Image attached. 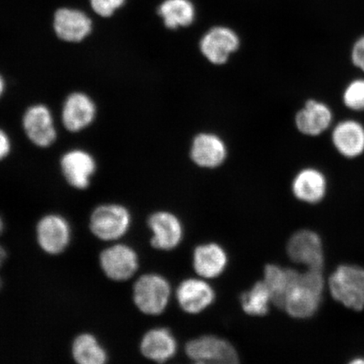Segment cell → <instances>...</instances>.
<instances>
[{
	"label": "cell",
	"instance_id": "cell-29",
	"mask_svg": "<svg viewBox=\"0 0 364 364\" xmlns=\"http://www.w3.org/2000/svg\"><path fill=\"white\" fill-rule=\"evenodd\" d=\"M11 151V141L8 134L0 129V161L8 157Z\"/></svg>",
	"mask_w": 364,
	"mask_h": 364
},
{
	"label": "cell",
	"instance_id": "cell-22",
	"mask_svg": "<svg viewBox=\"0 0 364 364\" xmlns=\"http://www.w3.org/2000/svg\"><path fill=\"white\" fill-rule=\"evenodd\" d=\"M299 272L294 269H284L274 264L266 266L264 270V283L269 290L272 303L284 309L287 296L295 284Z\"/></svg>",
	"mask_w": 364,
	"mask_h": 364
},
{
	"label": "cell",
	"instance_id": "cell-23",
	"mask_svg": "<svg viewBox=\"0 0 364 364\" xmlns=\"http://www.w3.org/2000/svg\"><path fill=\"white\" fill-rule=\"evenodd\" d=\"M71 353L74 360L80 364H103L107 361L106 350L90 333L77 336L72 344Z\"/></svg>",
	"mask_w": 364,
	"mask_h": 364
},
{
	"label": "cell",
	"instance_id": "cell-14",
	"mask_svg": "<svg viewBox=\"0 0 364 364\" xmlns=\"http://www.w3.org/2000/svg\"><path fill=\"white\" fill-rule=\"evenodd\" d=\"M148 225L151 230L152 247L170 250L181 243L183 230L178 218L168 212H157L149 217Z\"/></svg>",
	"mask_w": 364,
	"mask_h": 364
},
{
	"label": "cell",
	"instance_id": "cell-21",
	"mask_svg": "<svg viewBox=\"0 0 364 364\" xmlns=\"http://www.w3.org/2000/svg\"><path fill=\"white\" fill-rule=\"evenodd\" d=\"M227 262L225 250L218 244L199 245L194 250V269L198 275L206 279H213L221 275L225 269Z\"/></svg>",
	"mask_w": 364,
	"mask_h": 364
},
{
	"label": "cell",
	"instance_id": "cell-28",
	"mask_svg": "<svg viewBox=\"0 0 364 364\" xmlns=\"http://www.w3.org/2000/svg\"><path fill=\"white\" fill-rule=\"evenodd\" d=\"M351 57L354 66L364 72V36L355 42Z\"/></svg>",
	"mask_w": 364,
	"mask_h": 364
},
{
	"label": "cell",
	"instance_id": "cell-10",
	"mask_svg": "<svg viewBox=\"0 0 364 364\" xmlns=\"http://www.w3.org/2000/svg\"><path fill=\"white\" fill-rule=\"evenodd\" d=\"M60 165L68 183L79 190L89 188L91 178L97 171L95 158L83 149H72L63 154Z\"/></svg>",
	"mask_w": 364,
	"mask_h": 364
},
{
	"label": "cell",
	"instance_id": "cell-5",
	"mask_svg": "<svg viewBox=\"0 0 364 364\" xmlns=\"http://www.w3.org/2000/svg\"><path fill=\"white\" fill-rule=\"evenodd\" d=\"M186 353L198 363L230 364L239 363L235 348L229 341L213 336H204L189 341Z\"/></svg>",
	"mask_w": 364,
	"mask_h": 364
},
{
	"label": "cell",
	"instance_id": "cell-27",
	"mask_svg": "<svg viewBox=\"0 0 364 364\" xmlns=\"http://www.w3.org/2000/svg\"><path fill=\"white\" fill-rule=\"evenodd\" d=\"M125 0H90L93 11L102 17H110L124 6Z\"/></svg>",
	"mask_w": 364,
	"mask_h": 364
},
{
	"label": "cell",
	"instance_id": "cell-25",
	"mask_svg": "<svg viewBox=\"0 0 364 364\" xmlns=\"http://www.w3.org/2000/svg\"><path fill=\"white\" fill-rule=\"evenodd\" d=\"M272 302L271 294L263 281L257 282L252 289L247 291L240 297L243 311L250 316H263L269 311Z\"/></svg>",
	"mask_w": 364,
	"mask_h": 364
},
{
	"label": "cell",
	"instance_id": "cell-34",
	"mask_svg": "<svg viewBox=\"0 0 364 364\" xmlns=\"http://www.w3.org/2000/svg\"><path fill=\"white\" fill-rule=\"evenodd\" d=\"M0 288H1V281H0Z\"/></svg>",
	"mask_w": 364,
	"mask_h": 364
},
{
	"label": "cell",
	"instance_id": "cell-9",
	"mask_svg": "<svg viewBox=\"0 0 364 364\" xmlns=\"http://www.w3.org/2000/svg\"><path fill=\"white\" fill-rule=\"evenodd\" d=\"M36 240L44 252L59 255L65 252L70 243L71 229L65 218L58 215H48L36 225Z\"/></svg>",
	"mask_w": 364,
	"mask_h": 364
},
{
	"label": "cell",
	"instance_id": "cell-3",
	"mask_svg": "<svg viewBox=\"0 0 364 364\" xmlns=\"http://www.w3.org/2000/svg\"><path fill=\"white\" fill-rule=\"evenodd\" d=\"M131 225V215L120 204H104L91 213L90 229L95 237L103 241L119 240Z\"/></svg>",
	"mask_w": 364,
	"mask_h": 364
},
{
	"label": "cell",
	"instance_id": "cell-1",
	"mask_svg": "<svg viewBox=\"0 0 364 364\" xmlns=\"http://www.w3.org/2000/svg\"><path fill=\"white\" fill-rule=\"evenodd\" d=\"M324 286L322 270L299 272L297 280L287 296L284 311L296 318L312 317L320 307Z\"/></svg>",
	"mask_w": 364,
	"mask_h": 364
},
{
	"label": "cell",
	"instance_id": "cell-2",
	"mask_svg": "<svg viewBox=\"0 0 364 364\" xmlns=\"http://www.w3.org/2000/svg\"><path fill=\"white\" fill-rule=\"evenodd\" d=\"M330 293L336 302L361 311L364 309V268L341 265L329 277Z\"/></svg>",
	"mask_w": 364,
	"mask_h": 364
},
{
	"label": "cell",
	"instance_id": "cell-11",
	"mask_svg": "<svg viewBox=\"0 0 364 364\" xmlns=\"http://www.w3.org/2000/svg\"><path fill=\"white\" fill-rule=\"evenodd\" d=\"M97 116V106L88 95L74 92L68 95L62 110L63 126L71 133H79L88 127Z\"/></svg>",
	"mask_w": 364,
	"mask_h": 364
},
{
	"label": "cell",
	"instance_id": "cell-19",
	"mask_svg": "<svg viewBox=\"0 0 364 364\" xmlns=\"http://www.w3.org/2000/svg\"><path fill=\"white\" fill-rule=\"evenodd\" d=\"M140 350L150 360L165 363L175 356L177 343L170 330L156 328L149 331L144 336Z\"/></svg>",
	"mask_w": 364,
	"mask_h": 364
},
{
	"label": "cell",
	"instance_id": "cell-16",
	"mask_svg": "<svg viewBox=\"0 0 364 364\" xmlns=\"http://www.w3.org/2000/svg\"><path fill=\"white\" fill-rule=\"evenodd\" d=\"M331 139L341 156L354 159L364 153V127L358 121L339 122L332 132Z\"/></svg>",
	"mask_w": 364,
	"mask_h": 364
},
{
	"label": "cell",
	"instance_id": "cell-33",
	"mask_svg": "<svg viewBox=\"0 0 364 364\" xmlns=\"http://www.w3.org/2000/svg\"><path fill=\"white\" fill-rule=\"evenodd\" d=\"M353 363H364V359H363V360H358V359H355L354 361H353Z\"/></svg>",
	"mask_w": 364,
	"mask_h": 364
},
{
	"label": "cell",
	"instance_id": "cell-20",
	"mask_svg": "<svg viewBox=\"0 0 364 364\" xmlns=\"http://www.w3.org/2000/svg\"><path fill=\"white\" fill-rule=\"evenodd\" d=\"M292 188L295 197L300 201L317 203L325 198L327 181L321 171L307 168L295 176Z\"/></svg>",
	"mask_w": 364,
	"mask_h": 364
},
{
	"label": "cell",
	"instance_id": "cell-24",
	"mask_svg": "<svg viewBox=\"0 0 364 364\" xmlns=\"http://www.w3.org/2000/svg\"><path fill=\"white\" fill-rule=\"evenodd\" d=\"M167 28L188 26L195 19V9L189 0H166L159 9Z\"/></svg>",
	"mask_w": 364,
	"mask_h": 364
},
{
	"label": "cell",
	"instance_id": "cell-26",
	"mask_svg": "<svg viewBox=\"0 0 364 364\" xmlns=\"http://www.w3.org/2000/svg\"><path fill=\"white\" fill-rule=\"evenodd\" d=\"M343 103L350 110L364 111V79L350 82L343 93Z\"/></svg>",
	"mask_w": 364,
	"mask_h": 364
},
{
	"label": "cell",
	"instance_id": "cell-6",
	"mask_svg": "<svg viewBox=\"0 0 364 364\" xmlns=\"http://www.w3.org/2000/svg\"><path fill=\"white\" fill-rule=\"evenodd\" d=\"M287 252L295 263L307 269L322 270L325 263L322 240L316 232L303 230L296 232L287 245Z\"/></svg>",
	"mask_w": 364,
	"mask_h": 364
},
{
	"label": "cell",
	"instance_id": "cell-7",
	"mask_svg": "<svg viewBox=\"0 0 364 364\" xmlns=\"http://www.w3.org/2000/svg\"><path fill=\"white\" fill-rule=\"evenodd\" d=\"M27 138L39 148H48L55 143L56 127L50 109L43 104H36L27 108L22 119Z\"/></svg>",
	"mask_w": 364,
	"mask_h": 364
},
{
	"label": "cell",
	"instance_id": "cell-12",
	"mask_svg": "<svg viewBox=\"0 0 364 364\" xmlns=\"http://www.w3.org/2000/svg\"><path fill=\"white\" fill-rule=\"evenodd\" d=\"M238 36L227 27L218 26L205 34L200 48L205 57L213 65H224L231 53L238 49Z\"/></svg>",
	"mask_w": 364,
	"mask_h": 364
},
{
	"label": "cell",
	"instance_id": "cell-4",
	"mask_svg": "<svg viewBox=\"0 0 364 364\" xmlns=\"http://www.w3.org/2000/svg\"><path fill=\"white\" fill-rule=\"evenodd\" d=\"M170 296V284L157 274L140 277L134 286L135 306L145 315H161L169 303Z\"/></svg>",
	"mask_w": 364,
	"mask_h": 364
},
{
	"label": "cell",
	"instance_id": "cell-18",
	"mask_svg": "<svg viewBox=\"0 0 364 364\" xmlns=\"http://www.w3.org/2000/svg\"><path fill=\"white\" fill-rule=\"evenodd\" d=\"M226 147L215 134H202L193 140L191 157L196 165L203 168L220 166L226 158Z\"/></svg>",
	"mask_w": 364,
	"mask_h": 364
},
{
	"label": "cell",
	"instance_id": "cell-30",
	"mask_svg": "<svg viewBox=\"0 0 364 364\" xmlns=\"http://www.w3.org/2000/svg\"><path fill=\"white\" fill-rule=\"evenodd\" d=\"M6 250L2 247L1 245H0V267H1L4 262H6Z\"/></svg>",
	"mask_w": 364,
	"mask_h": 364
},
{
	"label": "cell",
	"instance_id": "cell-8",
	"mask_svg": "<svg viewBox=\"0 0 364 364\" xmlns=\"http://www.w3.org/2000/svg\"><path fill=\"white\" fill-rule=\"evenodd\" d=\"M100 265L104 274L112 281L131 279L139 268V257L133 248L116 244L105 249L100 256Z\"/></svg>",
	"mask_w": 364,
	"mask_h": 364
},
{
	"label": "cell",
	"instance_id": "cell-13",
	"mask_svg": "<svg viewBox=\"0 0 364 364\" xmlns=\"http://www.w3.org/2000/svg\"><path fill=\"white\" fill-rule=\"evenodd\" d=\"M54 31L58 38L67 43H80L92 31V21L84 12L63 8L55 13Z\"/></svg>",
	"mask_w": 364,
	"mask_h": 364
},
{
	"label": "cell",
	"instance_id": "cell-15",
	"mask_svg": "<svg viewBox=\"0 0 364 364\" xmlns=\"http://www.w3.org/2000/svg\"><path fill=\"white\" fill-rule=\"evenodd\" d=\"M179 306L189 314H198L211 306L215 299V291L205 282L199 279H186L176 291Z\"/></svg>",
	"mask_w": 364,
	"mask_h": 364
},
{
	"label": "cell",
	"instance_id": "cell-17",
	"mask_svg": "<svg viewBox=\"0 0 364 364\" xmlns=\"http://www.w3.org/2000/svg\"><path fill=\"white\" fill-rule=\"evenodd\" d=\"M333 114L326 104L309 100L296 115V126L308 136H318L329 129Z\"/></svg>",
	"mask_w": 364,
	"mask_h": 364
},
{
	"label": "cell",
	"instance_id": "cell-31",
	"mask_svg": "<svg viewBox=\"0 0 364 364\" xmlns=\"http://www.w3.org/2000/svg\"><path fill=\"white\" fill-rule=\"evenodd\" d=\"M6 80H4V77L0 75V98L2 97V95L4 93V91H6Z\"/></svg>",
	"mask_w": 364,
	"mask_h": 364
},
{
	"label": "cell",
	"instance_id": "cell-32",
	"mask_svg": "<svg viewBox=\"0 0 364 364\" xmlns=\"http://www.w3.org/2000/svg\"><path fill=\"white\" fill-rule=\"evenodd\" d=\"M4 229V220L1 216H0V235L3 233Z\"/></svg>",
	"mask_w": 364,
	"mask_h": 364
}]
</instances>
